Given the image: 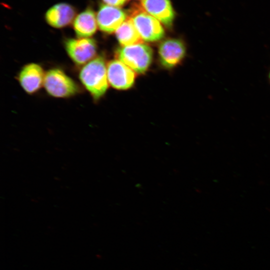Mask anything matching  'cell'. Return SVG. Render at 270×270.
<instances>
[{"label":"cell","instance_id":"obj_1","mask_svg":"<svg viewBox=\"0 0 270 270\" xmlns=\"http://www.w3.org/2000/svg\"><path fill=\"white\" fill-rule=\"evenodd\" d=\"M80 79L95 99L101 98L108 88L107 66L103 58L98 56L85 64L80 72Z\"/></svg>","mask_w":270,"mask_h":270},{"label":"cell","instance_id":"obj_2","mask_svg":"<svg viewBox=\"0 0 270 270\" xmlns=\"http://www.w3.org/2000/svg\"><path fill=\"white\" fill-rule=\"evenodd\" d=\"M152 48L143 43L122 46L117 52L118 60L138 74H143L147 70L152 63Z\"/></svg>","mask_w":270,"mask_h":270},{"label":"cell","instance_id":"obj_3","mask_svg":"<svg viewBox=\"0 0 270 270\" xmlns=\"http://www.w3.org/2000/svg\"><path fill=\"white\" fill-rule=\"evenodd\" d=\"M44 86L47 92L55 98L70 97L78 90L75 82L58 68L51 69L46 72Z\"/></svg>","mask_w":270,"mask_h":270},{"label":"cell","instance_id":"obj_4","mask_svg":"<svg viewBox=\"0 0 270 270\" xmlns=\"http://www.w3.org/2000/svg\"><path fill=\"white\" fill-rule=\"evenodd\" d=\"M131 19L142 38L144 41H158L164 35V30L159 21L146 12H134Z\"/></svg>","mask_w":270,"mask_h":270},{"label":"cell","instance_id":"obj_5","mask_svg":"<svg viewBox=\"0 0 270 270\" xmlns=\"http://www.w3.org/2000/svg\"><path fill=\"white\" fill-rule=\"evenodd\" d=\"M65 48L72 61L80 65L94 59L97 50L95 40L89 38L68 39L66 42Z\"/></svg>","mask_w":270,"mask_h":270},{"label":"cell","instance_id":"obj_6","mask_svg":"<svg viewBox=\"0 0 270 270\" xmlns=\"http://www.w3.org/2000/svg\"><path fill=\"white\" fill-rule=\"evenodd\" d=\"M108 83L117 90H127L134 82V72L118 60H110L107 65Z\"/></svg>","mask_w":270,"mask_h":270},{"label":"cell","instance_id":"obj_7","mask_svg":"<svg viewBox=\"0 0 270 270\" xmlns=\"http://www.w3.org/2000/svg\"><path fill=\"white\" fill-rule=\"evenodd\" d=\"M125 12L118 7L101 4L97 12L96 20L99 28L106 33H112L126 19Z\"/></svg>","mask_w":270,"mask_h":270},{"label":"cell","instance_id":"obj_8","mask_svg":"<svg viewBox=\"0 0 270 270\" xmlns=\"http://www.w3.org/2000/svg\"><path fill=\"white\" fill-rule=\"evenodd\" d=\"M186 52L182 41L169 38L162 42L158 48L160 60L164 68H170L176 66L183 59Z\"/></svg>","mask_w":270,"mask_h":270},{"label":"cell","instance_id":"obj_9","mask_svg":"<svg viewBox=\"0 0 270 270\" xmlns=\"http://www.w3.org/2000/svg\"><path fill=\"white\" fill-rule=\"evenodd\" d=\"M45 74L39 64H28L20 70L18 76L19 82L25 92L32 94L44 85Z\"/></svg>","mask_w":270,"mask_h":270},{"label":"cell","instance_id":"obj_10","mask_svg":"<svg viewBox=\"0 0 270 270\" xmlns=\"http://www.w3.org/2000/svg\"><path fill=\"white\" fill-rule=\"evenodd\" d=\"M144 10L166 26L172 25L174 12L170 0H142Z\"/></svg>","mask_w":270,"mask_h":270},{"label":"cell","instance_id":"obj_11","mask_svg":"<svg viewBox=\"0 0 270 270\" xmlns=\"http://www.w3.org/2000/svg\"><path fill=\"white\" fill-rule=\"evenodd\" d=\"M75 15L76 10L72 6L66 3H59L48 10L45 18L52 26L62 28L70 24Z\"/></svg>","mask_w":270,"mask_h":270},{"label":"cell","instance_id":"obj_12","mask_svg":"<svg viewBox=\"0 0 270 270\" xmlns=\"http://www.w3.org/2000/svg\"><path fill=\"white\" fill-rule=\"evenodd\" d=\"M74 30L80 38H88L96 32L98 23L94 10L88 8L78 14L73 24Z\"/></svg>","mask_w":270,"mask_h":270},{"label":"cell","instance_id":"obj_13","mask_svg":"<svg viewBox=\"0 0 270 270\" xmlns=\"http://www.w3.org/2000/svg\"><path fill=\"white\" fill-rule=\"evenodd\" d=\"M116 38L122 46H128L142 43V39L136 30L131 18L126 20L116 30Z\"/></svg>","mask_w":270,"mask_h":270},{"label":"cell","instance_id":"obj_14","mask_svg":"<svg viewBox=\"0 0 270 270\" xmlns=\"http://www.w3.org/2000/svg\"><path fill=\"white\" fill-rule=\"evenodd\" d=\"M106 4L114 6H118L123 5L126 2V0H102Z\"/></svg>","mask_w":270,"mask_h":270},{"label":"cell","instance_id":"obj_15","mask_svg":"<svg viewBox=\"0 0 270 270\" xmlns=\"http://www.w3.org/2000/svg\"><path fill=\"white\" fill-rule=\"evenodd\" d=\"M268 80H269V82H270V70L269 73H268Z\"/></svg>","mask_w":270,"mask_h":270}]
</instances>
